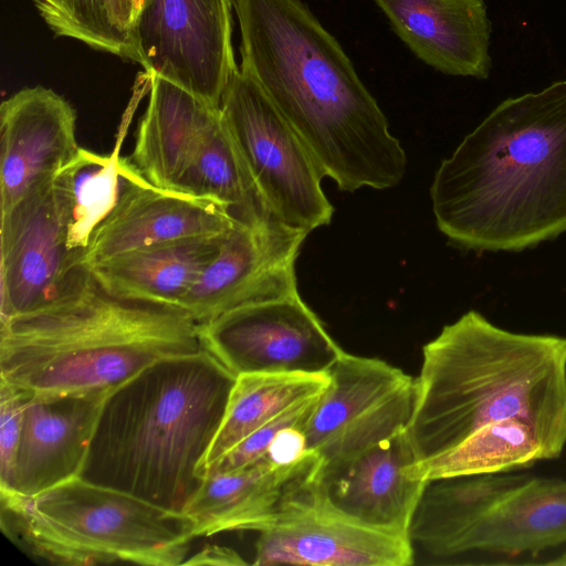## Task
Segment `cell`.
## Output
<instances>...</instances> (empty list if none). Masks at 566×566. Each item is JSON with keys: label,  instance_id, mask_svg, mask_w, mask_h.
Here are the masks:
<instances>
[{"label": "cell", "instance_id": "6da1fadb", "mask_svg": "<svg viewBox=\"0 0 566 566\" xmlns=\"http://www.w3.org/2000/svg\"><path fill=\"white\" fill-rule=\"evenodd\" d=\"M241 64L344 191L395 187L406 154L338 41L302 0H231Z\"/></svg>", "mask_w": 566, "mask_h": 566}, {"label": "cell", "instance_id": "7a4b0ae2", "mask_svg": "<svg viewBox=\"0 0 566 566\" xmlns=\"http://www.w3.org/2000/svg\"><path fill=\"white\" fill-rule=\"evenodd\" d=\"M439 230L455 247L516 252L566 232V80L501 102L436 171Z\"/></svg>", "mask_w": 566, "mask_h": 566}, {"label": "cell", "instance_id": "3957f363", "mask_svg": "<svg viewBox=\"0 0 566 566\" xmlns=\"http://www.w3.org/2000/svg\"><path fill=\"white\" fill-rule=\"evenodd\" d=\"M511 417L534 430L543 461L560 457L566 446V337L511 332L471 310L422 347L407 427L417 462Z\"/></svg>", "mask_w": 566, "mask_h": 566}, {"label": "cell", "instance_id": "277c9868", "mask_svg": "<svg viewBox=\"0 0 566 566\" xmlns=\"http://www.w3.org/2000/svg\"><path fill=\"white\" fill-rule=\"evenodd\" d=\"M203 349L184 308L118 296L78 268L54 300L1 322L0 379L36 397L109 391L155 361Z\"/></svg>", "mask_w": 566, "mask_h": 566}, {"label": "cell", "instance_id": "5b68a950", "mask_svg": "<svg viewBox=\"0 0 566 566\" xmlns=\"http://www.w3.org/2000/svg\"><path fill=\"white\" fill-rule=\"evenodd\" d=\"M235 379L207 349L145 367L106 396L81 478L184 513Z\"/></svg>", "mask_w": 566, "mask_h": 566}, {"label": "cell", "instance_id": "8992f818", "mask_svg": "<svg viewBox=\"0 0 566 566\" xmlns=\"http://www.w3.org/2000/svg\"><path fill=\"white\" fill-rule=\"evenodd\" d=\"M3 534L24 554L63 566L184 565L192 521L81 476L32 497L0 495Z\"/></svg>", "mask_w": 566, "mask_h": 566}, {"label": "cell", "instance_id": "52a82bcc", "mask_svg": "<svg viewBox=\"0 0 566 566\" xmlns=\"http://www.w3.org/2000/svg\"><path fill=\"white\" fill-rule=\"evenodd\" d=\"M220 111L271 212L307 233L327 226L334 209L321 186L323 172L261 86L240 67L226 86Z\"/></svg>", "mask_w": 566, "mask_h": 566}, {"label": "cell", "instance_id": "ba28073f", "mask_svg": "<svg viewBox=\"0 0 566 566\" xmlns=\"http://www.w3.org/2000/svg\"><path fill=\"white\" fill-rule=\"evenodd\" d=\"M232 9L231 0H146L134 33L142 66L219 108L239 69Z\"/></svg>", "mask_w": 566, "mask_h": 566}, {"label": "cell", "instance_id": "9c48e42d", "mask_svg": "<svg viewBox=\"0 0 566 566\" xmlns=\"http://www.w3.org/2000/svg\"><path fill=\"white\" fill-rule=\"evenodd\" d=\"M200 334L235 376L328 374L344 353L298 294L223 312L201 323Z\"/></svg>", "mask_w": 566, "mask_h": 566}, {"label": "cell", "instance_id": "30bf717a", "mask_svg": "<svg viewBox=\"0 0 566 566\" xmlns=\"http://www.w3.org/2000/svg\"><path fill=\"white\" fill-rule=\"evenodd\" d=\"M307 234L280 220L237 222L179 307L201 324L242 305L298 294L295 262Z\"/></svg>", "mask_w": 566, "mask_h": 566}, {"label": "cell", "instance_id": "8fae6325", "mask_svg": "<svg viewBox=\"0 0 566 566\" xmlns=\"http://www.w3.org/2000/svg\"><path fill=\"white\" fill-rule=\"evenodd\" d=\"M407 429L321 464L313 497L321 506L361 525L408 537L427 481L416 479Z\"/></svg>", "mask_w": 566, "mask_h": 566}, {"label": "cell", "instance_id": "7c38bea8", "mask_svg": "<svg viewBox=\"0 0 566 566\" xmlns=\"http://www.w3.org/2000/svg\"><path fill=\"white\" fill-rule=\"evenodd\" d=\"M78 268L53 179L1 213L0 321L54 300Z\"/></svg>", "mask_w": 566, "mask_h": 566}, {"label": "cell", "instance_id": "4fadbf2b", "mask_svg": "<svg viewBox=\"0 0 566 566\" xmlns=\"http://www.w3.org/2000/svg\"><path fill=\"white\" fill-rule=\"evenodd\" d=\"M319 464V455L308 451L287 464L263 458L240 469L208 472L184 513L192 521L196 537L261 532L313 497Z\"/></svg>", "mask_w": 566, "mask_h": 566}, {"label": "cell", "instance_id": "5bb4252c", "mask_svg": "<svg viewBox=\"0 0 566 566\" xmlns=\"http://www.w3.org/2000/svg\"><path fill=\"white\" fill-rule=\"evenodd\" d=\"M237 222L213 199L158 188L139 175L94 232L80 264L92 269L136 251L220 235Z\"/></svg>", "mask_w": 566, "mask_h": 566}, {"label": "cell", "instance_id": "9a60e30c", "mask_svg": "<svg viewBox=\"0 0 566 566\" xmlns=\"http://www.w3.org/2000/svg\"><path fill=\"white\" fill-rule=\"evenodd\" d=\"M76 112L53 90L25 87L0 106L1 213L52 181L75 156Z\"/></svg>", "mask_w": 566, "mask_h": 566}, {"label": "cell", "instance_id": "2e32d148", "mask_svg": "<svg viewBox=\"0 0 566 566\" xmlns=\"http://www.w3.org/2000/svg\"><path fill=\"white\" fill-rule=\"evenodd\" d=\"M253 565L412 566L408 537L375 530L308 499L259 532Z\"/></svg>", "mask_w": 566, "mask_h": 566}, {"label": "cell", "instance_id": "e0dca14e", "mask_svg": "<svg viewBox=\"0 0 566 566\" xmlns=\"http://www.w3.org/2000/svg\"><path fill=\"white\" fill-rule=\"evenodd\" d=\"M109 391L28 395L12 491L0 495L32 497L81 476Z\"/></svg>", "mask_w": 566, "mask_h": 566}, {"label": "cell", "instance_id": "ac0fdd59", "mask_svg": "<svg viewBox=\"0 0 566 566\" xmlns=\"http://www.w3.org/2000/svg\"><path fill=\"white\" fill-rule=\"evenodd\" d=\"M391 28L426 64L484 80L491 70V22L484 0H375Z\"/></svg>", "mask_w": 566, "mask_h": 566}, {"label": "cell", "instance_id": "d6986e66", "mask_svg": "<svg viewBox=\"0 0 566 566\" xmlns=\"http://www.w3.org/2000/svg\"><path fill=\"white\" fill-rule=\"evenodd\" d=\"M566 544V480L532 476L468 531L441 565L464 563L473 553L537 554Z\"/></svg>", "mask_w": 566, "mask_h": 566}, {"label": "cell", "instance_id": "ffe728a7", "mask_svg": "<svg viewBox=\"0 0 566 566\" xmlns=\"http://www.w3.org/2000/svg\"><path fill=\"white\" fill-rule=\"evenodd\" d=\"M531 478L509 472L427 481L408 531L413 565H441L468 531Z\"/></svg>", "mask_w": 566, "mask_h": 566}, {"label": "cell", "instance_id": "44dd1931", "mask_svg": "<svg viewBox=\"0 0 566 566\" xmlns=\"http://www.w3.org/2000/svg\"><path fill=\"white\" fill-rule=\"evenodd\" d=\"M148 76L149 97L129 159L151 185L178 190L216 108L161 76Z\"/></svg>", "mask_w": 566, "mask_h": 566}, {"label": "cell", "instance_id": "7402d4cb", "mask_svg": "<svg viewBox=\"0 0 566 566\" xmlns=\"http://www.w3.org/2000/svg\"><path fill=\"white\" fill-rule=\"evenodd\" d=\"M328 376V386L318 397L304 429L307 450L317 454L361 426L415 381L387 361L346 352Z\"/></svg>", "mask_w": 566, "mask_h": 566}, {"label": "cell", "instance_id": "603a6c76", "mask_svg": "<svg viewBox=\"0 0 566 566\" xmlns=\"http://www.w3.org/2000/svg\"><path fill=\"white\" fill-rule=\"evenodd\" d=\"M227 232L136 251L88 270L113 294L179 306Z\"/></svg>", "mask_w": 566, "mask_h": 566}, {"label": "cell", "instance_id": "cb8c5ba5", "mask_svg": "<svg viewBox=\"0 0 566 566\" xmlns=\"http://www.w3.org/2000/svg\"><path fill=\"white\" fill-rule=\"evenodd\" d=\"M139 175L118 148L106 155L83 147L57 172L54 182L65 208L67 245L78 263L94 232Z\"/></svg>", "mask_w": 566, "mask_h": 566}, {"label": "cell", "instance_id": "d4e9b609", "mask_svg": "<svg viewBox=\"0 0 566 566\" xmlns=\"http://www.w3.org/2000/svg\"><path fill=\"white\" fill-rule=\"evenodd\" d=\"M178 190L218 201L240 223L279 220L249 175L220 107L212 111Z\"/></svg>", "mask_w": 566, "mask_h": 566}, {"label": "cell", "instance_id": "484cf974", "mask_svg": "<svg viewBox=\"0 0 566 566\" xmlns=\"http://www.w3.org/2000/svg\"><path fill=\"white\" fill-rule=\"evenodd\" d=\"M328 374L253 373L237 376L205 461L207 469L253 431L297 402L323 392Z\"/></svg>", "mask_w": 566, "mask_h": 566}, {"label": "cell", "instance_id": "4316f807", "mask_svg": "<svg viewBox=\"0 0 566 566\" xmlns=\"http://www.w3.org/2000/svg\"><path fill=\"white\" fill-rule=\"evenodd\" d=\"M543 461L542 448L534 430L520 418L490 422L451 450L429 460L416 462L413 478L434 479L509 473Z\"/></svg>", "mask_w": 566, "mask_h": 566}, {"label": "cell", "instance_id": "83f0119b", "mask_svg": "<svg viewBox=\"0 0 566 566\" xmlns=\"http://www.w3.org/2000/svg\"><path fill=\"white\" fill-rule=\"evenodd\" d=\"M33 1L41 18L56 35L143 65L136 46L113 21V0Z\"/></svg>", "mask_w": 566, "mask_h": 566}, {"label": "cell", "instance_id": "f1b7e54d", "mask_svg": "<svg viewBox=\"0 0 566 566\" xmlns=\"http://www.w3.org/2000/svg\"><path fill=\"white\" fill-rule=\"evenodd\" d=\"M321 394L295 403L253 431L213 462L207 469L206 474L240 469L263 459L274 439L282 431L291 427L305 429Z\"/></svg>", "mask_w": 566, "mask_h": 566}, {"label": "cell", "instance_id": "f546056e", "mask_svg": "<svg viewBox=\"0 0 566 566\" xmlns=\"http://www.w3.org/2000/svg\"><path fill=\"white\" fill-rule=\"evenodd\" d=\"M27 397L0 379V494L12 491Z\"/></svg>", "mask_w": 566, "mask_h": 566}, {"label": "cell", "instance_id": "4dcf8cb0", "mask_svg": "<svg viewBox=\"0 0 566 566\" xmlns=\"http://www.w3.org/2000/svg\"><path fill=\"white\" fill-rule=\"evenodd\" d=\"M145 3L146 0H113V21L135 46V28Z\"/></svg>", "mask_w": 566, "mask_h": 566}, {"label": "cell", "instance_id": "1f68e13d", "mask_svg": "<svg viewBox=\"0 0 566 566\" xmlns=\"http://www.w3.org/2000/svg\"><path fill=\"white\" fill-rule=\"evenodd\" d=\"M247 562L233 549L218 545H206L186 559L184 565L238 566Z\"/></svg>", "mask_w": 566, "mask_h": 566}]
</instances>
